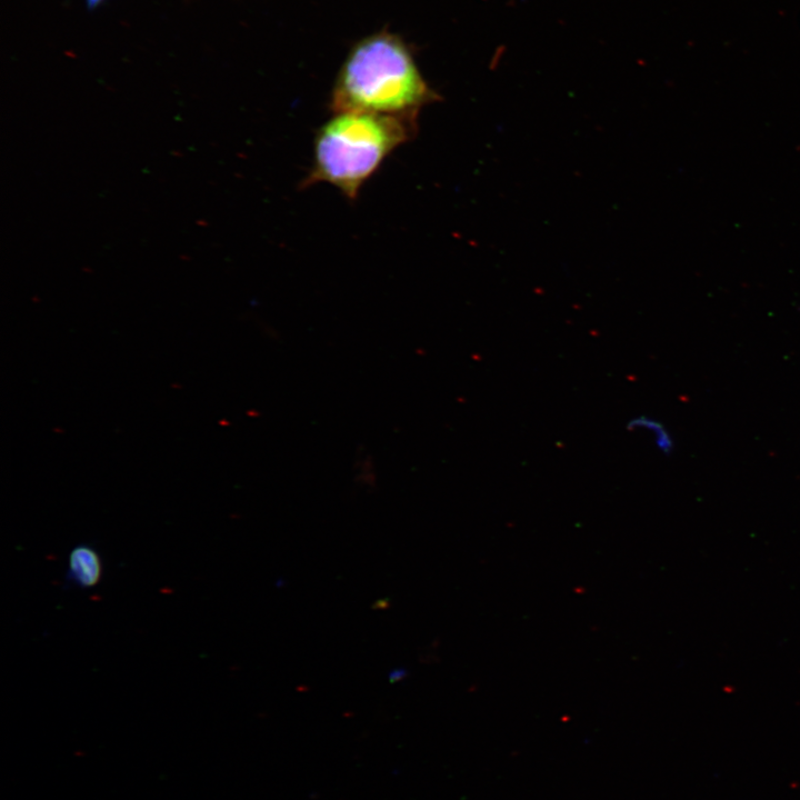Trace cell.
Returning <instances> with one entry per match:
<instances>
[{"instance_id":"obj_1","label":"cell","mask_w":800,"mask_h":800,"mask_svg":"<svg viewBox=\"0 0 800 800\" xmlns=\"http://www.w3.org/2000/svg\"><path fill=\"white\" fill-rule=\"evenodd\" d=\"M441 97L423 78L407 43L379 31L357 42L341 64L329 107L332 112L363 111L418 119Z\"/></svg>"},{"instance_id":"obj_5","label":"cell","mask_w":800,"mask_h":800,"mask_svg":"<svg viewBox=\"0 0 800 800\" xmlns=\"http://www.w3.org/2000/svg\"><path fill=\"white\" fill-rule=\"evenodd\" d=\"M99 1L100 0H88L90 6H94V4L99 3Z\"/></svg>"},{"instance_id":"obj_3","label":"cell","mask_w":800,"mask_h":800,"mask_svg":"<svg viewBox=\"0 0 800 800\" xmlns=\"http://www.w3.org/2000/svg\"><path fill=\"white\" fill-rule=\"evenodd\" d=\"M103 572L99 552L89 544H78L69 553L66 580L72 587L89 589L96 587Z\"/></svg>"},{"instance_id":"obj_2","label":"cell","mask_w":800,"mask_h":800,"mask_svg":"<svg viewBox=\"0 0 800 800\" xmlns=\"http://www.w3.org/2000/svg\"><path fill=\"white\" fill-rule=\"evenodd\" d=\"M418 132V119L363 111H341L320 126L312 146L311 167L300 187L329 183L348 200L382 162Z\"/></svg>"},{"instance_id":"obj_4","label":"cell","mask_w":800,"mask_h":800,"mask_svg":"<svg viewBox=\"0 0 800 800\" xmlns=\"http://www.w3.org/2000/svg\"><path fill=\"white\" fill-rule=\"evenodd\" d=\"M403 676H406V672L402 669L396 670L390 674V680L393 682L398 679H401Z\"/></svg>"}]
</instances>
